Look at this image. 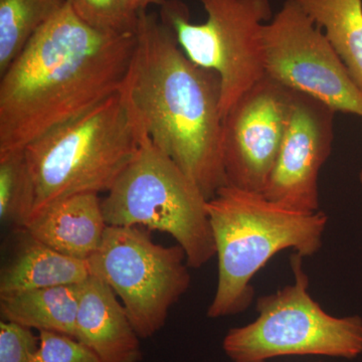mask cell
Masks as SVG:
<instances>
[{
  "label": "cell",
  "instance_id": "obj_1",
  "mask_svg": "<svg viewBox=\"0 0 362 362\" xmlns=\"http://www.w3.org/2000/svg\"><path fill=\"white\" fill-rule=\"evenodd\" d=\"M136 45V33L96 30L66 2L1 75L0 156L120 92Z\"/></svg>",
  "mask_w": 362,
  "mask_h": 362
},
{
  "label": "cell",
  "instance_id": "obj_2",
  "mask_svg": "<svg viewBox=\"0 0 362 362\" xmlns=\"http://www.w3.org/2000/svg\"><path fill=\"white\" fill-rule=\"evenodd\" d=\"M122 93L146 134L207 201L226 185L221 78L181 51L159 14L142 11Z\"/></svg>",
  "mask_w": 362,
  "mask_h": 362
},
{
  "label": "cell",
  "instance_id": "obj_3",
  "mask_svg": "<svg viewBox=\"0 0 362 362\" xmlns=\"http://www.w3.org/2000/svg\"><path fill=\"white\" fill-rule=\"evenodd\" d=\"M218 257V287L209 318L232 316L254 299L252 279L278 252L300 256L320 251L328 216L301 213L269 201L262 194L225 185L206 202Z\"/></svg>",
  "mask_w": 362,
  "mask_h": 362
},
{
  "label": "cell",
  "instance_id": "obj_4",
  "mask_svg": "<svg viewBox=\"0 0 362 362\" xmlns=\"http://www.w3.org/2000/svg\"><path fill=\"white\" fill-rule=\"evenodd\" d=\"M143 133L139 118L120 90L28 144L25 153L35 187L28 223L59 199L108 192L134 158Z\"/></svg>",
  "mask_w": 362,
  "mask_h": 362
},
{
  "label": "cell",
  "instance_id": "obj_5",
  "mask_svg": "<svg viewBox=\"0 0 362 362\" xmlns=\"http://www.w3.org/2000/svg\"><path fill=\"white\" fill-rule=\"evenodd\" d=\"M206 202L194 181L144 131L134 158L102 199V209L108 226L168 233L185 250L187 266L199 269L216 252Z\"/></svg>",
  "mask_w": 362,
  "mask_h": 362
},
{
  "label": "cell",
  "instance_id": "obj_6",
  "mask_svg": "<svg viewBox=\"0 0 362 362\" xmlns=\"http://www.w3.org/2000/svg\"><path fill=\"white\" fill-rule=\"evenodd\" d=\"M294 283L257 300L256 320L232 328L223 349L233 362H266L281 356L352 359L362 354V318L335 317L309 293L303 257H291Z\"/></svg>",
  "mask_w": 362,
  "mask_h": 362
},
{
  "label": "cell",
  "instance_id": "obj_7",
  "mask_svg": "<svg viewBox=\"0 0 362 362\" xmlns=\"http://www.w3.org/2000/svg\"><path fill=\"white\" fill-rule=\"evenodd\" d=\"M204 23L190 21L180 0H166L159 18L195 65L221 78L223 117L250 88L265 77L263 28L273 18L270 0H199Z\"/></svg>",
  "mask_w": 362,
  "mask_h": 362
},
{
  "label": "cell",
  "instance_id": "obj_8",
  "mask_svg": "<svg viewBox=\"0 0 362 362\" xmlns=\"http://www.w3.org/2000/svg\"><path fill=\"white\" fill-rule=\"evenodd\" d=\"M88 263L90 276L120 298L141 339L161 330L171 307L192 283L185 250L156 244L137 226H107L101 246Z\"/></svg>",
  "mask_w": 362,
  "mask_h": 362
},
{
  "label": "cell",
  "instance_id": "obj_9",
  "mask_svg": "<svg viewBox=\"0 0 362 362\" xmlns=\"http://www.w3.org/2000/svg\"><path fill=\"white\" fill-rule=\"evenodd\" d=\"M265 74L322 102L335 113L362 119V90L322 30L295 0H286L263 28Z\"/></svg>",
  "mask_w": 362,
  "mask_h": 362
},
{
  "label": "cell",
  "instance_id": "obj_10",
  "mask_svg": "<svg viewBox=\"0 0 362 362\" xmlns=\"http://www.w3.org/2000/svg\"><path fill=\"white\" fill-rule=\"evenodd\" d=\"M294 90L262 78L223 119L226 185L263 194L284 138Z\"/></svg>",
  "mask_w": 362,
  "mask_h": 362
},
{
  "label": "cell",
  "instance_id": "obj_11",
  "mask_svg": "<svg viewBox=\"0 0 362 362\" xmlns=\"http://www.w3.org/2000/svg\"><path fill=\"white\" fill-rule=\"evenodd\" d=\"M335 114L322 102L294 92L277 160L262 194L266 199L301 213L319 211V175L332 149Z\"/></svg>",
  "mask_w": 362,
  "mask_h": 362
},
{
  "label": "cell",
  "instance_id": "obj_12",
  "mask_svg": "<svg viewBox=\"0 0 362 362\" xmlns=\"http://www.w3.org/2000/svg\"><path fill=\"white\" fill-rule=\"evenodd\" d=\"M75 338L103 362L142 361L139 335L122 303L94 276L80 285Z\"/></svg>",
  "mask_w": 362,
  "mask_h": 362
},
{
  "label": "cell",
  "instance_id": "obj_13",
  "mask_svg": "<svg viewBox=\"0 0 362 362\" xmlns=\"http://www.w3.org/2000/svg\"><path fill=\"white\" fill-rule=\"evenodd\" d=\"M107 225L97 194H78L47 207L23 228L62 254L88 261L101 246Z\"/></svg>",
  "mask_w": 362,
  "mask_h": 362
},
{
  "label": "cell",
  "instance_id": "obj_14",
  "mask_svg": "<svg viewBox=\"0 0 362 362\" xmlns=\"http://www.w3.org/2000/svg\"><path fill=\"white\" fill-rule=\"evenodd\" d=\"M90 277L88 261L66 256L28 235L2 269L0 297L42 288L80 285Z\"/></svg>",
  "mask_w": 362,
  "mask_h": 362
},
{
  "label": "cell",
  "instance_id": "obj_15",
  "mask_svg": "<svg viewBox=\"0 0 362 362\" xmlns=\"http://www.w3.org/2000/svg\"><path fill=\"white\" fill-rule=\"evenodd\" d=\"M80 285L42 288L0 297L2 319L39 332L75 338Z\"/></svg>",
  "mask_w": 362,
  "mask_h": 362
},
{
  "label": "cell",
  "instance_id": "obj_16",
  "mask_svg": "<svg viewBox=\"0 0 362 362\" xmlns=\"http://www.w3.org/2000/svg\"><path fill=\"white\" fill-rule=\"evenodd\" d=\"M329 40L362 90V0H295Z\"/></svg>",
  "mask_w": 362,
  "mask_h": 362
},
{
  "label": "cell",
  "instance_id": "obj_17",
  "mask_svg": "<svg viewBox=\"0 0 362 362\" xmlns=\"http://www.w3.org/2000/svg\"><path fill=\"white\" fill-rule=\"evenodd\" d=\"M69 0H0V76Z\"/></svg>",
  "mask_w": 362,
  "mask_h": 362
},
{
  "label": "cell",
  "instance_id": "obj_18",
  "mask_svg": "<svg viewBox=\"0 0 362 362\" xmlns=\"http://www.w3.org/2000/svg\"><path fill=\"white\" fill-rule=\"evenodd\" d=\"M35 187L25 149L0 156V220L25 228L32 216Z\"/></svg>",
  "mask_w": 362,
  "mask_h": 362
},
{
  "label": "cell",
  "instance_id": "obj_19",
  "mask_svg": "<svg viewBox=\"0 0 362 362\" xmlns=\"http://www.w3.org/2000/svg\"><path fill=\"white\" fill-rule=\"evenodd\" d=\"M71 7L87 25L114 33H136L139 16L131 13L127 0H70Z\"/></svg>",
  "mask_w": 362,
  "mask_h": 362
},
{
  "label": "cell",
  "instance_id": "obj_20",
  "mask_svg": "<svg viewBox=\"0 0 362 362\" xmlns=\"http://www.w3.org/2000/svg\"><path fill=\"white\" fill-rule=\"evenodd\" d=\"M30 362H103L76 338L40 331L39 346Z\"/></svg>",
  "mask_w": 362,
  "mask_h": 362
},
{
  "label": "cell",
  "instance_id": "obj_21",
  "mask_svg": "<svg viewBox=\"0 0 362 362\" xmlns=\"http://www.w3.org/2000/svg\"><path fill=\"white\" fill-rule=\"evenodd\" d=\"M39 346L33 329L18 324L0 323V362H30Z\"/></svg>",
  "mask_w": 362,
  "mask_h": 362
},
{
  "label": "cell",
  "instance_id": "obj_22",
  "mask_svg": "<svg viewBox=\"0 0 362 362\" xmlns=\"http://www.w3.org/2000/svg\"><path fill=\"white\" fill-rule=\"evenodd\" d=\"M166 0H127V6L130 11L136 16H139L142 11H146L147 8L151 6H158L160 7Z\"/></svg>",
  "mask_w": 362,
  "mask_h": 362
},
{
  "label": "cell",
  "instance_id": "obj_23",
  "mask_svg": "<svg viewBox=\"0 0 362 362\" xmlns=\"http://www.w3.org/2000/svg\"><path fill=\"white\" fill-rule=\"evenodd\" d=\"M359 181H361L362 185V170L361 171V173H359Z\"/></svg>",
  "mask_w": 362,
  "mask_h": 362
},
{
  "label": "cell",
  "instance_id": "obj_24",
  "mask_svg": "<svg viewBox=\"0 0 362 362\" xmlns=\"http://www.w3.org/2000/svg\"><path fill=\"white\" fill-rule=\"evenodd\" d=\"M69 1H70V0H69Z\"/></svg>",
  "mask_w": 362,
  "mask_h": 362
}]
</instances>
